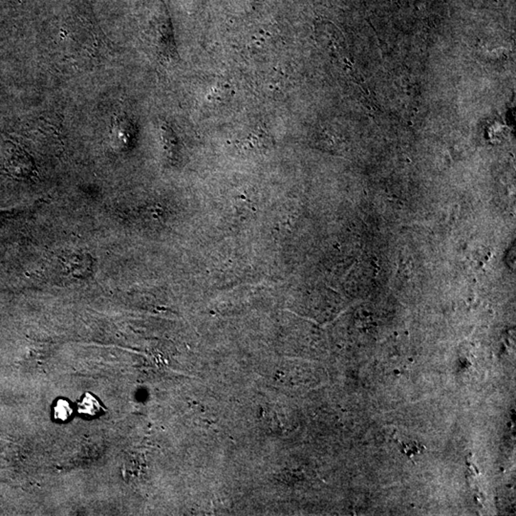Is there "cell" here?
Here are the masks:
<instances>
[{
	"instance_id": "obj_1",
	"label": "cell",
	"mask_w": 516,
	"mask_h": 516,
	"mask_svg": "<svg viewBox=\"0 0 516 516\" xmlns=\"http://www.w3.org/2000/svg\"><path fill=\"white\" fill-rule=\"evenodd\" d=\"M98 403L94 398L88 395L87 398L83 399V402L80 407L82 408V412H88L89 414H95L98 412Z\"/></svg>"
},
{
	"instance_id": "obj_2",
	"label": "cell",
	"mask_w": 516,
	"mask_h": 516,
	"mask_svg": "<svg viewBox=\"0 0 516 516\" xmlns=\"http://www.w3.org/2000/svg\"><path fill=\"white\" fill-rule=\"evenodd\" d=\"M56 417L60 420H66L71 415L69 405L65 401H60L56 407Z\"/></svg>"
}]
</instances>
